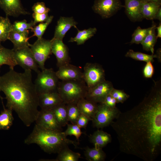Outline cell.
<instances>
[{
    "label": "cell",
    "instance_id": "6da1fadb",
    "mask_svg": "<svg viewBox=\"0 0 161 161\" xmlns=\"http://www.w3.org/2000/svg\"><path fill=\"white\" fill-rule=\"evenodd\" d=\"M110 125L120 151L145 161H153L161 150V89L160 83L131 109L120 113Z\"/></svg>",
    "mask_w": 161,
    "mask_h": 161
},
{
    "label": "cell",
    "instance_id": "7a4b0ae2",
    "mask_svg": "<svg viewBox=\"0 0 161 161\" xmlns=\"http://www.w3.org/2000/svg\"><path fill=\"white\" fill-rule=\"evenodd\" d=\"M0 91L5 95L6 107L14 111L25 125L35 122L39 112L38 95L31 70L19 73L10 69L0 77Z\"/></svg>",
    "mask_w": 161,
    "mask_h": 161
},
{
    "label": "cell",
    "instance_id": "3957f363",
    "mask_svg": "<svg viewBox=\"0 0 161 161\" xmlns=\"http://www.w3.org/2000/svg\"><path fill=\"white\" fill-rule=\"evenodd\" d=\"M24 143L27 145L36 144L49 154L58 153L69 144L76 147L79 143L67 138L64 132L46 129L36 124Z\"/></svg>",
    "mask_w": 161,
    "mask_h": 161
},
{
    "label": "cell",
    "instance_id": "277c9868",
    "mask_svg": "<svg viewBox=\"0 0 161 161\" xmlns=\"http://www.w3.org/2000/svg\"><path fill=\"white\" fill-rule=\"evenodd\" d=\"M88 90L83 79L61 80L57 88V92L65 104H77L79 100L85 98Z\"/></svg>",
    "mask_w": 161,
    "mask_h": 161
},
{
    "label": "cell",
    "instance_id": "5b68a950",
    "mask_svg": "<svg viewBox=\"0 0 161 161\" xmlns=\"http://www.w3.org/2000/svg\"><path fill=\"white\" fill-rule=\"evenodd\" d=\"M55 72L52 68H45L37 73L34 84L38 94L57 92L59 82Z\"/></svg>",
    "mask_w": 161,
    "mask_h": 161
},
{
    "label": "cell",
    "instance_id": "8992f818",
    "mask_svg": "<svg viewBox=\"0 0 161 161\" xmlns=\"http://www.w3.org/2000/svg\"><path fill=\"white\" fill-rule=\"evenodd\" d=\"M121 112L116 107L112 108L104 103H100L92 119L93 126L99 129L109 126L114 120L117 118Z\"/></svg>",
    "mask_w": 161,
    "mask_h": 161
},
{
    "label": "cell",
    "instance_id": "52a82bcc",
    "mask_svg": "<svg viewBox=\"0 0 161 161\" xmlns=\"http://www.w3.org/2000/svg\"><path fill=\"white\" fill-rule=\"evenodd\" d=\"M51 40H47L42 38L38 39L30 47L33 57L41 70L44 69L45 63L46 60L52 53Z\"/></svg>",
    "mask_w": 161,
    "mask_h": 161
},
{
    "label": "cell",
    "instance_id": "ba28073f",
    "mask_svg": "<svg viewBox=\"0 0 161 161\" xmlns=\"http://www.w3.org/2000/svg\"><path fill=\"white\" fill-rule=\"evenodd\" d=\"M105 71L100 64L92 63L85 64L83 72V78L88 89L105 80Z\"/></svg>",
    "mask_w": 161,
    "mask_h": 161
},
{
    "label": "cell",
    "instance_id": "9c48e42d",
    "mask_svg": "<svg viewBox=\"0 0 161 161\" xmlns=\"http://www.w3.org/2000/svg\"><path fill=\"white\" fill-rule=\"evenodd\" d=\"M123 7L120 0H95L92 9L103 18H107L114 15Z\"/></svg>",
    "mask_w": 161,
    "mask_h": 161
},
{
    "label": "cell",
    "instance_id": "30bf717a",
    "mask_svg": "<svg viewBox=\"0 0 161 161\" xmlns=\"http://www.w3.org/2000/svg\"><path fill=\"white\" fill-rule=\"evenodd\" d=\"M13 51L14 57L17 65L22 67L24 70H33L37 73L40 71L30 47Z\"/></svg>",
    "mask_w": 161,
    "mask_h": 161
},
{
    "label": "cell",
    "instance_id": "8fae6325",
    "mask_svg": "<svg viewBox=\"0 0 161 161\" xmlns=\"http://www.w3.org/2000/svg\"><path fill=\"white\" fill-rule=\"evenodd\" d=\"M113 88L111 82L105 80L88 89L85 98L97 103H103L106 97Z\"/></svg>",
    "mask_w": 161,
    "mask_h": 161
},
{
    "label": "cell",
    "instance_id": "7c38bea8",
    "mask_svg": "<svg viewBox=\"0 0 161 161\" xmlns=\"http://www.w3.org/2000/svg\"><path fill=\"white\" fill-rule=\"evenodd\" d=\"M41 127L53 130L62 131V127L57 122L52 110L41 109L35 121Z\"/></svg>",
    "mask_w": 161,
    "mask_h": 161
},
{
    "label": "cell",
    "instance_id": "4fadbf2b",
    "mask_svg": "<svg viewBox=\"0 0 161 161\" xmlns=\"http://www.w3.org/2000/svg\"><path fill=\"white\" fill-rule=\"evenodd\" d=\"M51 40V52L56 58L58 67L69 64L70 58L68 49L62 40L53 38Z\"/></svg>",
    "mask_w": 161,
    "mask_h": 161
},
{
    "label": "cell",
    "instance_id": "5bb4252c",
    "mask_svg": "<svg viewBox=\"0 0 161 161\" xmlns=\"http://www.w3.org/2000/svg\"><path fill=\"white\" fill-rule=\"evenodd\" d=\"M58 68L55 73L59 80H66L83 79V72L75 66L69 63Z\"/></svg>",
    "mask_w": 161,
    "mask_h": 161
},
{
    "label": "cell",
    "instance_id": "9a60e30c",
    "mask_svg": "<svg viewBox=\"0 0 161 161\" xmlns=\"http://www.w3.org/2000/svg\"><path fill=\"white\" fill-rule=\"evenodd\" d=\"M38 95V104L41 109L52 110L63 103L58 92L41 93Z\"/></svg>",
    "mask_w": 161,
    "mask_h": 161
},
{
    "label": "cell",
    "instance_id": "2e32d148",
    "mask_svg": "<svg viewBox=\"0 0 161 161\" xmlns=\"http://www.w3.org/2000/svg\"><path fill=\"white\" fill-rule=\"evenodd\" d=\"M125 12L129 19L133 22L142 20L141 0H124Z\"/></svg>",
    "mask_w": 161,
    "mask_h": 161
},
{
    "label": "cell",
    "instance_id": "e0dca14e",
    "mask_svg": "<svg viewBox=\"0 0 161 161\" xmlns=\"http://www.w3.org/2000/svg\"><path fill=\"white\" fill-rule=\"evenodd\" d=\"M77 24L72 17H60L57 22L52 38L63 40L66 33L72 27L77 29Z\"/></svg>",
    "mask_w": 161,
    "mask_h": 161
},
{
    "label": "cell",
    "instance_id": "ac0fdd59",
    "mask_svg": "<svg viewBox=\"0 0 161 161\" xmlns=\"http://www.w3.org/2000/svg\"><path fill=\"white\" fill-rule=\"evenodd\" d=\"M0 6L7 16H16L28 14L22 8L19 0H0Z\"/></svg>",
    "mask_w": 161,
    "mask_h": 161
},
{
    "label": "cell",
    "instance_id": "d6986e66",
    "mask_svg": "<svg viewBox=\"0 0 161 161\" xmlns=\"http://www.w3.org/2000/svg\"><path fill=\"white\" fill-rule=\"evenodd\" d=\"M29 31L21 32L12 30L10 32L8 39L11 41L13 45V50L26 47H30L28 36Z\"/></svg>",
    "mask_w": 161,
    "mask_h": 161
},
{
    "label": "cell",
    "instance_id": "ffe728a7",
    "mask_svg": "<svg viewBox=\"0 0 161 161\" xmlns=\"http://www.w3.org/2000/svg\"><path fill=\"white\" fill-rule=\"evenodd\" d=\"M89 141L95 147L102 148L111 142L112 137L110 134L103 131L97 130L89 136Z\"/></svg>",
    "mask_w": 161,
    "mask_h": 161
},
{
    "label": "cell",
    "instance_id": "44dd1931",
    "mask_svg": "<svg viewBox=\"0 0 161 161\" xmlns=\"http://www.w3.org/2000/svg\"><path fill=\"white\" fill-rule=\"evenodd\" d=\"M76 104L81 113L86 115L92 120L97 109V103L83 98L79 100Z\"/></svg>",
    "mask_w": 161,
    "mask_h": 161
},
{
    "label": "cell",
    "instance_id": "7402d4cb",
    "mask_svg": "<svg viewBox=\"0 0 161 161\" xmlns=\"http://www.w3.org/2000/svg\"><path fill=\"white\" fill-rule=\"evenodd\" d=\"M4 64L8 65L10 69H14L17 64L14 57L13 49L4 47L0 43V67Z\"/></svg>",
    "mask_w": 161,
    "mask_h": 161
},
{
    "label": "cell",
    "instance_id": "603a6c76",
    "mask_svg": "<svg viewBox=\"0 0 161 161\" xmlns=\"http://www.w3.org/2000/svg\"><path fill=\"white\" fill-rule=\"evenodd\" d=\"M161 4V3L158 2L142 1L141 13L143 18L149 20L154 19Z\"/></svg>",
    "mask_w": 161,
    "mask_h": 161
},
{
    "label": "cell",
    "instance_id": "cb8c5ba5",
    "mask_svg": "<svg viewBox=\"0 0 161 161\" xmlns=\"http://www.w3.org/2000/svg\"><path fill=\"white\" fill-rule=\"evenodd\" d=\"M156 27V25L153 23L151 26L149 27L145 37L141 43L143 49L151 51L152 54L154 53V47L157 39L155 33Z\"/></svg>",
    "mask_w": 161,
    "mask_h": 161
},
{
    "label": "cell",
    "instance_id": "d4e9b609",
    "mask_svg": "<svg viewBox=\"0 0 161 161\" xmlns=\"http://www.w3.org/2000/svg\"><path fill=\"white\" fill-rule=\"evenodd\" d=\"M86 159L89 161H104L106 158V154L102 148L88 146L83 148Z\"/></svg>",
    "mask_w": 161,
    "mask_h": 161
},
{
    "label": "cell",
    "instance_id": "484cf974",
    "mask_svg": "<svg viewBox=\"0 0 161 161\" xmlns=\"http://www.w3.org/2000/svg\"><path fill=\"white\" fill-rule=\"evenodd\" d=\"M55 117L59 124L64 127L68 124L69 122L66 105L62 103L52 109Z\"/></svg>",
    "mask_w": 161,
    "mask_h": 161
},
{
    "label": "cell",
    "instance_id": "4316f807",
    "mask_svg": "<svg viewBox=\"0 0 161 161\" xmlns=\"http://www.w3.org/2000/svg\"><path fill=\"white\" fill-rule=\"evenodd\" d=\"M77 29L78 32L76 36L74 38H71L69 42H75L78 45L83 44L86 41L93 36L97 31L95 27H90L82 30Z\"/></svg>",
    "mask_w": 161,
    "mask_h": 161
},
{
    "label": "cell",
    "instance_id": "83f0119b",
    "mask_svg": "<svg viewBox=\"0 0 161 161\" xmlns=\"http://www.w3.org/2000/svg\"><path fill=\"white\" fill-rule=\"evenodd\" d=\"M56 158L49 161H78L81 158L80 154L70 150L68 146L62 149L58 153Z\"/></svg>",
    "mask_w": 161,
    "mask_h": 161
},
{
    "label": "cell",
    "instance_id": "f1b7e54d",
    "mask_svg": "<svg viewBox=\"0 0 161 161\" xmlns=\"http://www.w3.org/2000/svg\"><path fill=\"white\" fill-rule=\"evenodd\" d=\"M12 110L10 109H5L0 114V129L8 130L13 124L14 118L12 114Z\"/></svg>",
    "mask_w": 161,
    "mask_h": 161
},
{
    "label": "cell",
    "instance_id": "f546056e",
    "mask_svg": "<svg viewBox=\"0 0 161 161\" xmlns=\"http://www.w3.org/2000/svg\"><path fill=\"white\" fill-rule=\"evenodd\" d=\"M12 30V24L7 16L0 17V43L8 39L10 32Z\"/></svg>",
    "mask_w": 161,
    "mask_h": 161
},
{
    "label": "cell",
    "instance_id": "4dcf8cb0",
    "mask_svg": "<svg viewBox=\"0 0 161 161\" xmlns=\"http://www.w3.org/2000/svg\"><path fill=\"white\" fill-rule=\"evenodd\" d=\"M125 56L136 60L146 62L149 61L153 62L154 61V58H157L156 54L148 55L140 52H135L132 49H129L126 54Z\"/></svg>",
    "mask_w": 161,
    "mask_h": 161
},
{
    "label": "cell",
    "instance_id": "1f68e13d",
    "mask_svg": "<svg viewBox=\"0 0 161 161\" xmlns=\"http://www.w3.org/2000/svg\"><path fill=\"white\" fill-rule=\"evenodd\" d=\"M33 21L28 23L25 20L16 21L12 24V30L18 32H23L29 31L35 25Z\"/></svg>",
    "mask_w": 161,
    "mask_h": 161
},
{
    "label": "cell",
    "instance_id": "d6a6232c",
    "mask_svg": "<svg viewBox=\"0 0 161 161\" xmlns=\"http://www.w3.org/2000/svg\"><path fill=\"white\" fill-rule=\"evenodd\" d=\"M66 105L69 122L71 124H76L77 119L81 113L76 104H68Z\"/></svg>",
    "mask_w": 161,
    "mask_h": 161
},
{
    "label": "cell",
    "instance_id": "836d02e7",
    "mask_svg": "<svg viewBox=\"0 0 161 161\" xmlns=\"http://www.w3.org/2000/svg\"><path fill=\"white\" fill-rule=\"evenodd\" d=\"M53 16H50L48 19L45 22L40 23L38 25L35 26L31 30L34 34L31 37L36 36L38 39L41 38L44 33L45 31L49 24L52 22L53 18Z\"/></svg>",
    "mask_w": 161,
    "mask_h": 161
},
{
    "label": "cell",
    "instance_id": "e575fe53",
    "mask_svg": "<svg viewBox=\"0 0 161 161\" xmlns=\"http://www.w3.org/2000/svg\"><path fill=\"white\" fill-rule=\"evenodd\" d=\"M149 29V27L142 29L138 27L132 34V39L130 43L136 44H141L145 37Z\"/></svg>",
    "mask_w": 161,
    "mask_h": 161
},
{
    "label": "cell",
    "instance_id": "d590c367",
    "mask_svg": "<svg viewBox=\"0 0 161 161\" xmlns=\"http://www.w3.org/2000/svg\"><path fill=\"white\" fill-rule=\"evenodd\" d=\"M66 136L68 135H74L76 138L78 142L79 137L83 132L81 131V128L77 124H67V128L65 131L64 132Z\"/></svg>",
    "mask_w": 161,
    "mask_h": 161
},
{
    "label": "cell",
    "instance_id": "8d00e7d4",
    "mask_svg": "<svg viewBox=\"0 0 161 161\" xmlns=\"http://www.w3.org/2000/svg\"><path fill=\"white\" fill-rule=\"evenodd\" d=\"M116 100L117 103H123L129 97V95L125 92L123 90L117 89L113 88L110 93Z\"/></svg>",
    "mask_w": 161,
    "mask_h": 161
},
{
    "label": "cell",
    "instance_id": "74e56055",
    "mask_svg": "<svg viewBox=\"0 0 161 161\" xmlns=\"http://www.w3.org/2000/svg\"><path fill=\"white\" fill-rule=\"evenodd\" d=\"M34 13L43 14L48 13L50 9L46 7L45 4L43 2H38L35 3L32 7Z\"/></svg>",
    "mask_w": 161,
    "mask_h": 161
},
{
    "label": "cell",
    "instance_id": "f35d334b",
    "mask_svg": "<svg viewBox=\"0 0 161 161\" xmlns=\"http://www.w3.org/2000/svg\"><path fill=\"white\" fill-rule=\"evenodd\" d=\"M146 63L143 70V75L146 78H150L152 77L154 73V68L151 62L149 61Z\"/></svg>",
    "mask_w": 161,
    "mask_h": 161
},
{
    "label": "cell",
    "instance_id": "ab89813d",
    "mask_svg": "<svg viewBox=\"0 0 161 161\" xmlns=\"http://www.w3.org/2000/svg\"><path fill=\"white\" fill-rule=\"evenodd\" d=\"M92 119L86 115L81 113L76 122L77 124L80 128L86 129L89 122Z\"/></svg>",
    "mask_w": 161,
    "mask_h": 161
},
{
    "label": "cell",
    "instance_id": "60d3db41",
    "mask_svg": "<svg viewBox=\"0 0 161 161\" xmlns=\"http://www.w3.org/2000/svg\"><path fill=\"white\" fill-rule=\"evenodd\" d=\"M34 22L36 24L38 23L46 21L49 18L48 13L40 14L34 13L32 14Z\"/></svg>",
    "mask_w": 161,
    "mask_h": 161
},
{
    "label": "cell",
    "instance_id": "b9f144b4",
    "mask_svg": "<svg viewBox=\"0 0 161 161\" xmlns=\"http://www.w3.org/2000/svg\"><path fill=\"white\" fill-rule=\"evenodd\" d=\"M116 103L117 101L110 94L107 96L103 103L107 106L112 108L116 107Z\"/></svg>",
    "mask_w": 161,
    "mask_h": 161
},
{
    "label": "cell",
    "instance_id": "7bdbcfd3",
    "mask_svg": "<svg viewBox=\"0 0 161 161\" xmlns=\"http://www.w3.org/2000/svg\"><path fill=\"white\" fill-rule=\"evenodd\" d=\"M156 29H157V34L156 35V38L157 39L158 38H161V23L160 22L159 26L156 27Z\"/></svg>",
    "mask_w": 161,
    "mask_h": 161
},
{
    "label": "cell",
    "instance_id": "ee69618b",
    "mask_svg": "<svg viewBox=\"0 0 161 161\" xmlns=\"http://www.w3.org/2000/svg\"><path fill=\"white\" fill-rule=\"evenodd\" d=\"M154 19L159 20L160 22L161 21V7H160L159 9L155 15Z\"/></svg>",
    "mask_w": 161,
    "mask_h": 161
},
{
    "label": "cell",
    "instance_id": "f6af8a7d",
    "mask_svg": "<svg viewBox=\"0 0 161 161\" xmlns=\"http://www.w3.org/2000/svg\"><path fill=\"white\" fill-rule=\"evenodd\" d=\"M143 2H152L161 3V0H141Z\"/></svg>",
    "mask_w": 161,
    "mask_h": 161
},
{
    "label": "cell",
    "instance_id": "bcb514c9",
    "mask_svg": "<svg viewBox=\"0 0 161 161\" xmlns=\"http://www.w3.org/2000/svg\"><path fill=\"white\" fill-rule=\"evenodd\" d=\"M157 58L160 60L161 59V49H159L157 51V53L156 54Z\"/></svg>",
    "mask_w": 161,
    "mask_h": 161
},
{
    "label": "cell",
    "instance_id": "7dc6e473",
    "mask_svg": "<svg viewBox=\"0 0 161 161\" xmlns=\"http://www.w3.org/2000/svg\"><path fill=\"white\" fill-rule=\"evenodd\" d=\"M0 77H1V76H0Z\"/></svg>",
    "mask_w": 161,
    "mask_h": 161
}]
</instances>
